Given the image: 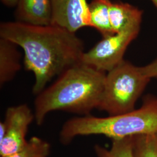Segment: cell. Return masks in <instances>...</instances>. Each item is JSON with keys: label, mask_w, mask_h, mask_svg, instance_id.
Here are the masks:
<instances>
[{"label": "cell", "mask_w": 157, "mask_h": 157, "mask_svg": "<svg viewBox=\"0 0 157 157\" xmlns=\"http://www.w3.org/2000/svg\"><path fill=\"white\" fill-rule=\"evenodd\" d=\"M52 24L76 33L90 27L89 3L87 0H51Z\"/></svg>", "instance_id": "cell-7"}, {"label": "cell", "mask_w": 157, "mask_h": 157, "mask_svg": "<svg viewBox=\"0 0 157 157\" xmlns=\"http://www.w3.org/2000/svg\"><path fill=\"white\" fill-rule=\"evenodd\" d=\"M0 37L22 48L25 69L34 76L33 92L37 95L56 76L81 62L83 41L56 25H32L17 21L0 24Z\"/></svg>", "instance_id": "cell-1"}, {"label": "cell", "mask_w": 157, "mask_h": 157, "mask_svg": "<svg viewBox=\"0 0 157 157\" xmlns=\"http://www.w3.org/2000/svg\"><path fill=\"white\" fill-rule=\"evenodd\" d=\"M143 11L129 3L111 2L109 18L114 33L132 29H140Z\"/></svg>", "instance_id": "cell-9"}, {"label": "cell", "mask_w": 157, "mask_h": 157, "mask_svg": "<svg viewBox=\"0 0 157 157\" xmlns=\"http://www.w3.org/2000/svg\"><path fill=\"white\" fill-rule=\"evenodd\" d=\"M157 133V97L147 95L142 105L124 114L97 117L84 115L67 120L63 124L59 138L67 145L78 136L102 135L113 140L136 135Z\"/></svg>", "instance_id": "cell-3"}, {"label": "cell", "mask_w": 157, "mask_h": 157, "mask_svg": "<svg viewBox=\"0 0 157 157\" xmlns=\"http://www.w3.org/2000/svg\"><path fill=\"white\" fill-rule=\"evenodd\" d=\"M33 120L34 112L26 104L7 108L4 121L6 133L0 140L1 157L14 154L26 146L29 126Z\"/></svg>", "instance_id": "cell-6"}, {"label": "cell", "mask_w": 157, "mask_h": 157, "mask_svg": "<svg viewBox=\"0 0 157 157\" xmlns=\"http://www.w3.org/2000/svg\"><path fill=\"white\" fill-rule=\"evenodd\" d=\"M133 157H157V133L133 136Z\"/></svg>", "instance_id": "cell-13"}, {"label": "cell", "mask_w": 157, "mask_h": 157, "mask_svg": "<svg viewBox=\"0 0 157 157\" xmlns=\"http://www.w3.org/2000/svg\"><path fill=\"white\" fill-rule=\"evenodd\" d=\"M50 144L46 141L34 136L30 139L22 149L11 155L2 157H48Z\"/></svg>", "instance_id": "cell-14"}, {"label": "cell", "mask_w": 157, "mask_h": 157, "mask_svg": "<svg viewBox=\"0 0 157 157\" xmlns=\"http://www.w3.org/2000/svg\"><path fill=\"white\" fill-rule=\"evenodd\" d=\"M151 78L145 76L140 67L124 59L106 73L104 89L97 109L114 116L135 109Z\"/></svg>", "instance_id": "cell-4"}, {"label": "cell", "mask_w": 157, "mask_h": 157, "mask_svg": "<svg viewBox=\"0 0 157 157\" xmlns=\"http://www.w3.org/2000/svg\"><path fill=\"white\" fill-rule=\"evenodd\" d=\"M19 0H1V2L4 6L8 7H14L16 6Z\"/></svg>", "instance_id": "cell-16"}, {"label": "cell", "mask_w": 157, "mask_h": 157, "mask_svg": "<svg viewBox=\"0 0 157 157\" xmlns=\"http://www.w3.org/2000/svg\"><path fill=\"white\" fill-rule=\"evenodd\" d=\"M140 30L129 29L102 37L90 50L84 52L81 62L101 72H109L124 61L126 51Z\"/></svg>", "instance_id": "cell-5"}, {"label": "cell", "mask_w": 157, "mask_h": 157, "mask_svg": "<svg viewBox=\"0 0 157 157\" xmlns=\"http://www.w3.org/2000/svg\"><path fill=\"white\" fill-rule=\"evenodd\" d=\"M106 73L80 62L69 68L36 95L34 120L39 126L52 111L89 115L98 107Z\"/></svg>", "instance_id": "cell-2"}, {"label": "cell", "mask_w": 157, "mask_h": 157, "mask_svg": "<svg viewBox=\"0 0 157 157\" xmlns=\"http://www.w3.org/2000/svg\"><path fill=\"white\" fill-rule=\"evenodd\" d=\"M133 136L113 140L110 149L95 145L94 150L97 157H133L132 151Z\"/></svg>", "instance_id": "cell-12"}, {"label": "cell", "mask_w": 157, "mask_h": 157, "mask_svg": "<svg viewBox=\"0 0 157 157\" xmlns=\"http://www.w3.org/2000/svg\"><path fill=\"white\" fill-rule=\"evenodd\" d=\"M153 3V4L156 7L157 10V0H150Z\"/></svg>", "instance_id": "cell-17"}, {"label": "cell", "mask_w": 157, "mask_h": 157, "mask_svg": "<svg viewBox=\"0 0 157 157\" xmlns=\"http://www.w3.org/2000/svg\"><path fill=\"white\" fill-rule=\"evenodd\" d=\"M142 73L149 78H157V59L144 67H140Z\"/></svg>", "instance_id": "cell-15"}, {"label": "cell", "mask_w": 157, "mask_h": 157, "mask_svg": "<svg viewBox=\"0 0 157 157\" xmlns=\"http://www.w3.org/2000/svg\"><path fill=\"white\" fill-rule=\"evenodd\" d=\"M18 45L0 37V86L12 80L21 68Z\"/></svg>", "instance_id": "cell-10"}, {"label": "cell", "mask_w": 157, "mask_h": 157, "mask_svg": "<svg viewBox=\"0 0 157 157\" xmlns=\"http://www.w3.org/2000/svg\"><path fill=\"white\" fill-rule=\"evenodd\" d=\"M110 0H92L89 4L91 28L95 29L102 37L114 34L109 18Z\"/></svg>", "instance_id": "cell-11"}, {"label": "cell", "mask_w": 157, "mask_h": 157, "mask_svg": "<svg viewBox=\"0 0 157 157\" xmlns=\"http://www.w3.org/2000/svg\"><path fill=\"white\" fill-rule=\"evenodd\" d=\"M15 7L17 22L41 26L52 24L51 0H19Z\"/></svg>", "instance_id": "cell-8"}]
</instances>
